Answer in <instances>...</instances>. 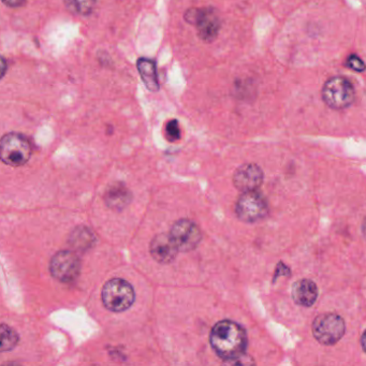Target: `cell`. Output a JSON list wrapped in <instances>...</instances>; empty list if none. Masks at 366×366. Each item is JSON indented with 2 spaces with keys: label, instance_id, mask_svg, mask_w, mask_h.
Here are the masks:
<instances>
[{
  "label": "cell",
  "instance_id": "7c38bea8",
  "mask_svg": "<svg viewBox=\"0 0 366 366\" xmlns=\"http://www.w3.org/2000/svg\"><path fill=\"white\" fill-rule=\"evenodd\" d=\"M131 198L133 196H131V190L125 184L119 183V182L111 185L104 194L106 206L111 210L114 211L124 210L131 203Z\"/></svg>",
  "mask_w": 366,
  "mask_h": 366
},
{
  "label": "cell",
  "instance_id": "d6986e66",
  "mask_svg": "<svg viewBox=\"0 0 366 366\" xmlns=\"http://www.w3.org/2000/svg\"><path fill=\"white\" fill-rule=\"evenodd\" d=\"M346 65L348 68L353 69V71H357V72H363L365 70V65H364L363 60L355 54L347 58Z\"/></svg>",
  "mask_w": 366,
  "mask_h": 366
},
{
  "label": "cell",
  "instance_id": "9c48e42d",
  "mask_svg": "<svg viewBox=\"0 0 366 366\" xmlns=\"http://www.w3.org/2000/svg\"><path fill=\"white\" fill-rule=\"evenodd\" d=\"M171 238L179 252H190L200 244L202 232L200 228L189 219H181L173 225Z\"/></svg>",
  "mask_w": 366,
  "mask_h": 366
},
{
  "label": "cell",
  "instance_id": "8992f818",
  "mask_svg": "<svg viewBox=\"0 0 366 366\" xmlns=\"http://www.w3.org/2000/svg\"><path fill=\"white\" fill-rule=\"evenodd\" d=\"M346 324L344 319L336 314H323L318 316L313 323V334L320 344H336L344 336Z\"/></svg>",
  "mask_w": 366,
  "mask_h": 366
},
{
  "label": "cell",
  "instance_id": "e0dca14e",
  "mask_svg": "<svg viewBox=\"0 0 366 366\" xmlns=\"http://www.w3.org/2000/svg\"><path fill=\"white\" fill-rule=\"evenodd\" d=\"M72 243L77 250H87L95 243V236L87 228H81L73 233Z\"/></svg>",
  "mask_w": 366,
  "mask_h": 366
},
{
  "label": "cell",
  "instance_id": "6da1fadb",
  "mask_svg": "<svg viewBox=\"0 0 366 366\" xmlns=\"http://www.w3.org/2000/svg\"><path fill=\"white\" fill-rule=\"evenodd\" d=\"M211 346L217 355L231 363L245 353L248 348V334L242 326L223 320L215 324L211 331Z\"/></svg>",
  "mask_w": 366,
  "mask_h": 366
},
{
  "label": "cell",
  "instance_id": "7a4b0ae2",
  "mask_svg": "<svg viewBox=\"0 0 366 366\" xmlns=\"http://www.w3.org/2000/svg\"><path fill=\"white\" fill-rule=\"evenodd\" d=\"M33 156V145L25 135L8 133L0 139V160L7 166H25Z\"/></svg>",
  "mask_w": 366,
  "mask_h": 366
},
{
  "label": "cell",
  "instance_id": "ba28073f",
  "mask_svg": "<svg viewBox=\"0 0 366 366\" xmlns=\"http://www.w3.org/2000/svg\"><path fill=\"white\" fill-rule=\"evenodd\" d=\"M50 271L55 279L65 284H70L79 277L81 260L74 253L62 250L52 258Z\"/></svg>",
  "mask_w": 366,
  "mask_h": 366
},
{
  "label": "cell",
  "instance_id": "2e32d148",
  "mask_svg": "<svg viewBox=\"0 0 366 366\" xmlns=\"http://www.w3.org/2000/svg\"><path fill=\"white\" fill-rule=\"evenodd\" d=\"M97 0H65L67 9L77 16H89L93 12Z\"/></svg>",
  "mask_w": 366,
  "mask_h": 366
},
{
  "label": "cell",
  "instance_id": "4fadbf2b",
  "mask_svg": "<svg viewBox=\"0 0 366 366\" xmlns=\"http://www.w3.org/2000/svg\"><path fill=\"white\" fill-rule=\"evenodd\" d=\"M318 296V288L315 282L302 279L296 282L292 287V299L301 306L309 307L315 304Z\"/></svg>",
  "mask_w": 366,
  "mask_h": 366
},
{
  "label": "cell",
  "instance_id": "ac0fdd59",
  "mask_svg": "<svg viewBox=\"0 0 366 366\" xmlns=\"http://www.w3.org/2000/svg\"><path fill=\"white\" fill-rule=\"evenodd\" d=\"M167 139L170 142H175L181 139V128H179V121L172 119L169 121L166 126Z\"/></svg>",
  "mask_w": 366,
  "mask_h": 366
},
{
  "label": "cell",
  "instance_id": "30bf717a",
  "mask_svg": "<svg viewBox=\"0 0 366 366\" xmlns=\"http://www.w3.org/2000/svg\"><path fill=\"white\" fill-rule=\"evenodd\" d=\"M262 182V170L254 164L243 165L233 175L234 186L243 192L258 189Z\"/></svg>",
  "mask_w": 366,
  "mask_h": 366
},
{
  "label": "cell",
  "instance_id": "ffe728a7",
  "mask_svg": "<svg viewBox=\"0 0 366 366\" xmlns=\"http://www.w3.org/2000/svg\"><path fill=\"white\" fill-rule=\"evenodd\" d=\"M1 1H3L5 5H7L8 7L12 8L21 7V6L26 3V0H1Z\"/></svg>",
  "mask_w": 366,
  "mask_h": 366
},
{
  "label": "cell",
  "instance_id": "9a60e30c",
  "mask_svg": "<svg viewBox=\"0 0 366 366\" xmlns=\"http://www.w3.org/2000/svg\"><path fill=\"white\" fill-rule=\"evenodd\" d=\"M18 332L8 324H0V353L12 350L18 346Z\"/></svg>",
  "mask_w": 366,
  "mask_h": 366
},
{
  "label": "cell",
  "instance_id": "8fae6325",
  "mask_svg": "<svg viewBox=\"0 0 366 366\" xmlns=\"http://www.w3.org/2000/svg\"><path fill=\"white\" fill-rule=\"evenodd\" d=\"M150 252L154 260L161 265H168L177 258V246L170 234L161 233L155 236L150 242Z\"/></svg>",
  "mask_w": 366,
  "mask_h": 366
},
{
  "label": "cell",
  "instance_id": "5bb4252c",
  "mask_svg": "<svg viewBox=\"0 0 366 366\" xmlns=\"http://www.w3.org/2000/svg\"><path fill=\"white\" fill-rule=\"evenodd\" d=\"M137 66L146 89L150 92L158 91L160 85H159L156 64L154 60H148V58H140L138 60Z\"/></svg>",
  "mask_w": 366,
  "mask_h": 366
},
{
  "label": "cell",
  "instance_id": "3957f363",
  "mask_svg": "<svg viewBox=\"0 0 366 366\" xmlns=\"http://www.w3.org/2000/svg\"><path fill=\"white\" fill-rule=\"evenodd\" d=\"M102 302L109 311L121 313L131 309L135 300V290L127 280L113 278L104 284Z\"/></svg>",
  "mask_w": 366,
  "mask_h": 366
},
{
  "label": "cell",
  "instance_id": "5b68a950",
  "mask_svg": "<svg viewBox=\"0 0 366 366\" xmlns=\"http://www.w3.org/2000/svg\"><path fill=\"white\" fill-rule=\"evenodd\" d=\"M185 21L196 27L199 37L206 43H212L218 35L221 20L212 8L189 9L185 13Z\"/></svg>",
  "mask_w": 366,
  "mask_h": 366
},
{
  "label": "cell",
  "instance_id": "44dd1931",
  "mask_svg": "<svg viewBox=\"0 0 366 366\" xmlns=\"http://www.w3.org/2000/svg\"><path fill=\"white\" fill-rule=\"evenodd\" d=\"M7 62H6V60L3 56H0V79L5 77L6 72H7Z\"/></svg>",
  "mask_w": 366,
  "mask_h": 366
},
{
  "label": "cell",
  "instance_id": "52a82bcc",
  "mask_svg": "<svg viewBox=\"0 0 366 366\" xmlns=\"http://www.w3.org/2000/svg\"><path fill=\"white\" fill-rule=\"evenodd\" d=\"M236 216L245 223H256L267 216L269 204L267 199L256 190L245 192L236 201Z\"/></svg>",
  "mask_w": 366,
  "mask_h": 366
},
{
  "label": "cell",
  "instance_id": "277c9868",
  "mask_svg": "<svg viewBox=\"0 0 366 366\" xmlns=\"http://www.w3.org/2000/svg\"><path fill=\"white\" fill-rule=\"evenodd\" d=\"M322 100L333 110L349 108L355 99V89L353 83L344 77H330L324 83L321 91Z\"/></svg>",
  "mask_w": 366,
  "mask_h": 366
}]
</instances>
